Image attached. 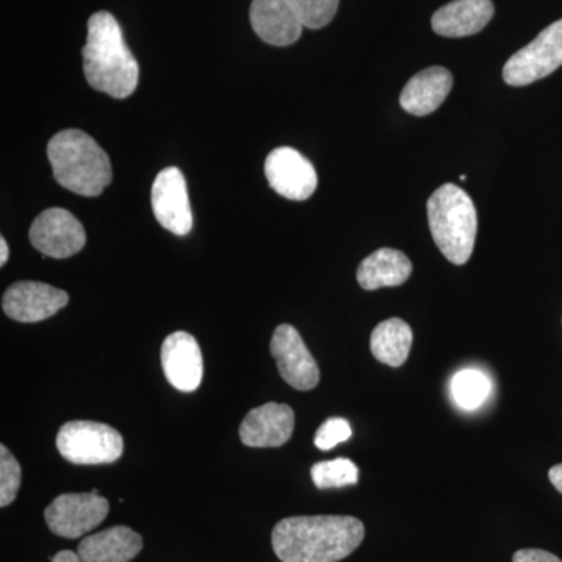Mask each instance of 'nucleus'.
<instances>
[{
  "instance_id": "obj_1",
  "label": "nucleus",
  "mask_w": 562,
  "mask_h": 562,
  "mask_svg": "<svg viewBox=\"0 0 562 562\" xmlns=\"http://www.w3.org/2000/svg\"><path fill=\"white\" fill-rule=\"evenodd\" d=\"M364 532L357 517H288L273 528L272 547L281 562H339L361 546Z\"/></svg>"
},
{
  "instance_id": "obj_2",
  "label": "nucleus",
  "mask_w": 562,
  "mask_h": 562,
  "mask_svg": "<svg viewBox=\"0 0 562 562\" xmlns=\"http://www.w3.org/2000/svg\"><path fill=\"white\" fill-rule=\"evenodd\" d=\"M81 57L92 90L114 99H127L138 87V61L125 44L120 22L109 11H98L88 21Z\"/></svg>"
},
{
  "instance_id": "obj_3",
  "label": "nucleus",
  "mask_w": 562,
  "mask_h": 562,
  "mask_svg": "<svg viewBox=\"0 0 562 562\" xmlns=\"http://www.w3.org/2000/svg\"><path fill=\"white\" fill-rule=\"evenodd\" d=\"M47 157L55 180L85 198H98L113 179L109 155L88 133H57L47 144Z\"/></svg>"
},
{
  "instance_id": "obj_4",
  "label": "nucleus",
  "mask_w": 562,
  "mask_h": 562,
  "mask_svg": "<svg viewBox=\"0 0 562 562\" xmlns=\"http://www.w3.org/2000/svg\"><path fill=\"white\" fill-rule=\"evenodd\" d=\"M428 225L436 246L453 265L471 260L479 217L471 195L457 184L438 188L427 203Z\"/></svg>"
},
{
  "instance_id": "obj_5",
  "label": "nucleus",
  "mask_w": 562,
  "mask_h": 562,
  "mask_svg": "<svg viewBox=\"0 0 562 562\" xmlns=\"http://www.w3.org/2000/svg\"><path fill=\"white\" fill-rule=\"evenodd\" d=\"M57 449L72 464H111L122 457L124 439L120 431L101 422L72 420L58 431Z\"/></svg>"
},
{
  "instance_id": "obj_6",
  "label": "nucleus",
  "mask_w": 562,
  "mask_h": 562,
  "mask_svg": "<svg viewBox=\"0 0 562 562\" xmlns=\"http://www.w3.org/2000/svg\"><path fill=\"white\" fill-rule=\"evenodd\" d=\"M562 66V20L539 33L506 61L503 80L512 87H527L546 79Z\"/></svg>"
},
{
  "instance_id": "obj_7",
  "label": "nucleus",
  "mask_w": 562,
  "mask_h": 562,
  "mask_svg": "<svg viewBox=\"0 0 562 562\" xmlns=\"http://www.w3.org/2000/svg\"><path fill=\"white\" fill-rule=\"evenodd\" d=\"M110 503L99 491L85 494H63L44 512V519L54 535L77 539L99 527L106 519Z\"/></svg>"
},
{
  "instance_id": "obj_8",
  "label": "nucleus",
  "mask_w": 562,
  "mask_h": 562,
  "mask_svg": "<svg viewBox=\"0 0 562 562\" xmlns=\"http://www.w3.org/2000/svg\"><path fill=\"white\" fill-rule=\"evenodd\" d=\"M31 243L44 257L63 258L79 254L87 244L81 222L68 210L49 209L43 211L31 227Z\"/></svg>"
},
{
  "instance_id": "obj_9",
  "label": "nucleus",
  "mask_w": 562,
  "mask_h": 562,
  "mask_svg": "<svg viewBox=\"0 0 562 562\" xmlns=\"http://www.w3.org/2000/svg\"><path fill=\"white\" fill-rule=\"evenodd\" d=\"M271 353L281 379L297 391H312L321 382V372L312 351L303 342L301 333L290 324H281L273 331Z\"/></svg>"
},
{
  "instance_id": "obj_10",
  "label": "nucleus",
  "mask_w": 562,
  "mask_h": 562,
  "mask_svg": "<svg viewBox=\"0 0 562 562\" xmlns=\"http://www.w3.org/2000/svg\"><path fill=\"white\" fill-rule=\"evenodd\" d=\"M266 179L281 198L306 201L317 188V172L308 158L292 147H277L266 158Z\"/></svg>"
},
{
  "instance_id": "obj_11",
  "label": "nucleus",
  "mask_w": 562,
  "mask_h": 562,
  "mask_svg": "<svg viewBox=\"0 0 562 562\" xmlns=\"http://www.w3.org/2000/svg\"><path fill=\"white\" fill-rule=\"evenodd\" d=\"M68 303V292L58 288L38 281H18L3 294L2 308L10 319L35 324L55 316Z\"/></svg>"
},
{
  "instance_id": "obj_12",
  "label": "nucleus",
  "mask_w": 562,
  "mask_h": 562,
  "mask_svg": "<svg viewBox=\"0 0 562 562\" xmlns=\"http://www.w3.org/2000/svg\"><path fill=\"white\" fill-rule=\"evenodd\" d=\"M151 209L161 227L177 236L192 231V210L187 180L179 168H166L151 187Z\"/></svg>"
},
{
  "instance_id": "obj_13",
  "label": "nucleus",
  "mask_w": 562,
  "mask_h": 562,
  "mask_svg": "<svg viewBox=\"0 0 562 562\" xmlns=\"http://www.w3.org/2000/svg\"><path fill=\"white\" fill-rule=\"evenodd\" d=\"M161 366L176 390L194 392L203 379V358L199 342L187 331L169 335L161 346Z\"/></svg>"
},
{
  "instance_id": "obj_14",
  "label": "nucleus",
  "mask_w": 562,
  "mask_h": 562,
  "mask_svg": "<svg viewBox=\"0 0 562 562\" xmlns=\"http://www.w3.org/2000/svg\"><path fill=\"white\" fill-rule=\"evenodd\" d=\"M295 416L284 403H266L247 414L239 428V438L247 447L269 449L290 441L294 432Z\"/></svg>"
},
{
  "instance_id": "obj_15",
  "label": "nucleus",
  "mask_w": 562,
  "mask_h": 562,
  "mask_svg": "<svg viewBox=\"0 0 562 562\" xmlns=\"http://www.w3.org/2000/svg\"><path fill=\"white\" fill-rule=\"evenodd\" d=\"M250 22L255 33L271 46H291L302 35L303 24L291 0H254Z\"/></svg>"
},
{
  "instance_id": "obj_16",
  "label": "nucleus",
  "mask_w": 562,
  "mask_h": 562,
  "mask_svg": "<svg viewBox=\"0 0 562 562\" xmlns=\"http://www.w3.org/2000/svg\"><path fill=\"white\" fill-rule=\"evenodd\" d=\"M494 11L492 0H453L432 14L431 27L447 38H464L482 32Z\"/></svg>"
},
{
  "instance_id": "obj_17",
  "label": "nucleus",
  "mask_w": 562,
  "mask_h": 562,
  "mask_svg": "<svg viewBox=\"0 0 562 562\" xmlns=\"http://www.w3.org/2000/svg\"><path fill=\"white\" fill-rule=\"evenodd\" d=\"M453 76L449 69L432 66L417 72L401 94V106L414 116H427L439 109L450 94Z\"/></svg>"
},
{
  "instance_id": "obj_18",
  "label": "nucleus",
  "mask_w": 562,
  "mask_h": 562,
  "mask_svg": "<svg viewBox=\"0 0 562 562\" xmlns=\"http://www.w3.org/2000/svg\"><path fill=\"white\" fill-rule=\"evenodd\" d=\"M143 550V538L128 527H111L81 539V562H131Z\"/></svg>"
},
{
  "instance_id": "obj_19",
  "label": "nucleus",
  "mask_w": 562,
  "mask_h": 562,
  "mask_svg": "<svg viewBox=\"0 0 562 562\" xmlns=\"http://www.w3.org/2000/svg\"><path fill=\"white\" fill-rule=\"evenodd\" d=\"M413 265L401 250L379 249L362 260L357 280L362 290L376 291L380 288L401 286L412 277Z\"/></svg>"
},
{
  "instance_id": "obj_20",
  "label": "nucleus",
  "mask_w": 562,
  "mask_h": 562,
  "mask_svg": "<svg viewBox=\"0 0 562 562\" xmlns=\"http://www.w3.org/2000/svg\"><path fill=\"white\" fill-rule=\"evenodd\" d=\"M413 346V330L398 317L380 322L371 336V351L376 361L391 368H401L408 360Z\"/></svg>"
},
{
  "instance_id": "obj_21",
  "label": "nucleus",
  "mask_w": 562,
  "mask_h": 562,
  "mask_svg": "<svg viewBox=\"0 0 562 562\" xmlns=\"http://www.w3.org/2000/svg\"><path fill=\"white\" fill-rule=\"evenodd\" d=\"M492 391L491 380L486 373L476 369H464L452 380L453 401L464 412H473L487 401Z\"/></svg>"
},
{
  "instance_id": "obj_22",
  "label": "nucleus",
  "mask_w": 562,
  "mask_h": 562,
  "mask_svg": "<svg viewBox=\"0 0 562 562\" xmlns=\"http://www.w3.org/2000/svg\"><path fill=\"white\" fill-rule=\"evenodd\" d=\"M312 479L319 490H331V487L353 486L360 480V472L353 461L338 458V460L314 464Z\"/></svg>"
},
{
  "instance_id": "obj_23",
  "label": "nucleus",
  "mask_w": 562,
  "mask_h": 562,
  "mask_svg": "<svg viewBox=\"0 0 562 562\" xmlns=\"http://www.w3.org/2000/svg\"><path fill=\"white\" fill-rule=\"evenodd\" d=\"M303 27L322 29L330 24L339 0H291Z\"/></svg>"
},
{
  "instance_id": "obj_24",
  "label": "nucleus",
  "mask_w": 562,
  "mask_h": 562,
  "mask_svg": "<svg viewBox=\"0 0 562 562\" xmlns=\"http://www.w3.org/2000/svg\"><path fill=\"white\" fill-rule=\"evenodd\" d=\"M21 487V465L5 446H0V506L7 508Z\"/></svg>"
},
{
  "instance_id": "obj_25",
  "label": "nucleus",
  "mask_w": 562,
  "mask_h": 562,
  "mask_svg": "<svg viewBox=\"0 0 562 562\" xmlns=\"http://www.w3.org/2000/svg\"><path fill=\"white\" fill-rule=\"evenodd\" d=\"M351 436V427L349 422L342 417H331L321 425L319 430L314 436V446L317 449L327 450L335 449L341 442L349 441Z\"/></svg>"
},
{
  "instance_id": "obj_26",
  "label": "nucleus",
  "mask_w": 562,
  "mask_h": 562,
  "mask_svg": "<svg viewBox=\"0 0 562 562\" xmlns=\"http://www.w3.org/2000/svg\"><path fill=\"white\" fill-rule=\"evenodd\" d=\"M513 562H562L553 553L539 549H524L514 553Z\"/></svg>"
},
{
  "instance_id": "obj_27",
  "label": "nucleus",
  "mask_w": 562,
  "mask_h": 562,
  "mask_svg": "<svg viewBox=\"0 0 562 562\" xmlns=\"http://www.w3.org/2000/svg\"><path fill=\"white\" fill-rule=\"evenodd\" d=\"M549 479L554 490L562 494V464L554 465V468L550 469Z\"/></svg>"
},
{
  "instance_id": "obj_28",
  "label": "nucleus",
  "mask_w": 562,
  "mask_h": 562,
  "mask_svg": "<svg viewBox=\"0 0 562 562\" xmlns=\"http://www.w3.org/2000/svg\"><path fill=\"white\" fill-rule=\"evenodd\" d=\"M52 562H81L79 553L70 552V550H63V552L55 554Z\"/></svg>"
},
{
  "instance_id": "obj_29",
  "label": "nucleus",
  "mask_w": 562,
  "mask_h": 562,
  "mask_svg": "<svg viewBox=\"0 0 562 562\" xmlns=\"http://www.w3.org/2000/svg\"><path fill=\"white\" fill-rule=\"evenodd\" d=\"M9 244H7L5 238H0V266H5V262L9 261Z\"/></svg>"
}]
</instances>
